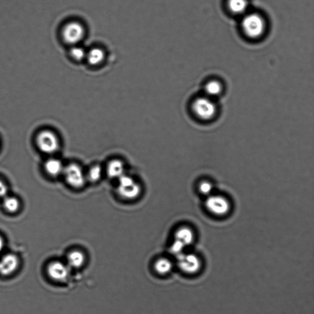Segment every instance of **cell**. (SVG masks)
<instances>
[{
    "instance_id": "obj_5",
    "label": "cell",
    "mask_w": 314,
    "mask_h": 314,
    "mask_svg": "<svg viewBox=\"0 0 314 314\" xmlns=\"http://www.w3.org/2000/svg\"><path fill=\"white\" fill-rule=\"evenodd\" d=\"M36 142L39 150L44 153H55L59 149L60 142L58 137L50 130L41 131L37 136Z\"/></svg>"
},
{
    "instance_id": "obj_13",
    "label": "cell",
    "mask_w": 314,
    "mask_h": 314,
    "mask_svg": "<svg viewBox=\"0 0 314 314\" xmlns=\"http://www.w3.org/2000/svg\"><path fill=\"white\" fill-rule=\"evenodd\" d=\"M44 168L48 175L58 177L63 175L65 166L61 160L51 158L45 163Z\"/></svg>"
},
{
    "instance_id": "obj_16",
    "label": "cell",
    "mask_w": 314,
    "mask_h": 314,
    "mask_svg": "<svg viewBox=\"0 0 314 314\" xmlns=\"http://www.w3.org/2000/svg\"><path fill=\"white\" fill-rule=\"evenodd\" d=\"M154 268L157 273L161 275H166L171 272L173 269L172 263L166 258H162L158 259L154 265Z\"/></svg>"
},
{
    "instance_id": "obj_15",
    "label": "cell",
    "mask_w": 314,
    "mask_h": 314,
    "mask_svg": "<svg viewBox=\"0 0 314 314\" xmlns=\"http://www.w3.org/2000/svg\"><path fill=\"white\" fill-rule=\"evenodd\" d=\"M175 240L181 242L185 247H187L193 243L194 235L190 228L183 227L179 228L175 233Z\"/></svg>"
},
{
    "instance_id": "obj_21",
    "label": "cell",
    "mask_w": 314,
    "mask_h": 314,
    "mask_svg": "<svg viewBox=\"0 0 314 314\" xmlns=\"http://www.w3.org/2000/svg\"><path fill=\"white\" fill-rule=\"evenodd\" d=\"M5 209L10 213H15L20 207V202L15 197L7 196L4 198Z\"/></svg>"
},
{
    "instance_id": "obj_10",
    "label": "cell",
    "mask_w": 314,
    "mask_h": 314,
    "mask_svg": "<svg viewBox=\"0 0 314 314\" xmlns=\"http://www.w3.org/2000/svg\"><path fill=\"white\" fill-rule=\"evenodd\" d=\"M19 265L18 256L14 254H7L0 260V275L5 276L12 275L18 270Z\"/></svg>"
},
{
    "instance_id": "obj_22",
    "label": "cell",
    "mask_w": 314,
    "mask_h": 314,
    "mask_svg": "<svg viewBox=\"0 0 314 314\" xmlns=\"http://www.w3.org/2000/svg\"><path fill=\"white\" fill-rule=\"evenodd\" d=\"M213 185L209 182L204 181L199 184V190L204 195H210L213 191Z\"/></svg>"
},
{
    "instance_id": "obj_12",
    "label": "cell",
    "mask_w": 314,
    "mask_h": 314,
    "mask_svg": "<svg viewBox=\"0 0 314 314\" xmlns=\"http://www.w3.org/2000/svg\"><path fill=\"white\" fill-rule=\"evenodd\" d=\"M105 60L106 53L101 47H95L87 51L85 61L92 67H98L101 65Z\"/></svg>"
},
{
    "instance_id": "obj_9",
    "label": "cell",
    "mask_w": 314,
    "mask_h": 314,
    "mask_svg": "<svg viewBox=\"0 0 314 314\" xmlns=\"http://www.w3.org/2000/svg\"><path fill=\"white\" fill-rule=\"evenodd\" d=\"M70 267L68 265L61 261H54L48 265L47 273L53 281L64 282L70 276Z\"/></svg>"
},
{
    "instance_id": "obj_6",
    "label": "cell",
    "mask_w": 314,
    "mask_h": 314,
    "mask_svg": "<svg viewBox=\"0 0 314 314\" xmlns=\"http://www.w3.org/2000/svg\"><path fill=\"white\" fill-rule=\"evenodd\" d=\"M193 110L197 117L202 120L214 118L217 112L215 103L209 97H199L193 103Z\"/></svg>"
},
{
    "instance_id": "obj_8",
    "label": "cell",
    "mask_w": 314,
    "mask_h": 314,
    "mask_svg": "<svg viewBox=\"0 0 314 314\" xmlns=\"http://www.w3.org/2000/svg\"><path fill=\"white\" fill-rule=\"evenodd\" d=\"M205 205L211 213L218 216L225 215L230 211L229 202L224 197L219 195L210 196Z\"/></svg>"
},
{
    "instance_id": "obj_17",
    "label": "cell",
    "mask_w": 314,
    "mask_h": 314,
    "mask_svg": "<svg viewBox=\"0 0 314 314\" xmlns=\"http://www.w3.org/2000/svg\"><path fill=\"white\" fill-rule=\"evenodd\" d=\"M87 51L81 45H75L70 47V56L74 62H81L85 61L86 59Z\"/></svg>"
},
{
    "instance_id": "obj_20",
    "label": "cell",
    "mask_w": 314,
    "mask_h": 314,
    "mask_svg": "<svg viewBox=\"0 0 314 314\" xmlns=\"http://www.w3.org/2000/svg\"><path fill=\"white\" fill-rule=\"evenodd\" d=\"M222 87L219 82L212 81L205 85L204 91L208 96H216L221 94Z\"/></svg>"
},
{
    "instance_id": "obj_25",
    "label": "cell",
    "mask_w": 314,
    "mask_h": 314,
    "mask_svg": "<svg viewBox=\"0 0 314 314\" xmlns=\"http://www.w3.org/2000/svg\"><path fill=\"white\" fill-rule=\"evenodd\" d=\"M5 247V242L4 239H3L2 237L0 236V253L2 252V250H4Z\"/></svg>"
},
{
    "instance_id": "obj_4",
    "label": "cell",
    "mask_w": 314,
    "mask_h": 314,
    "mask_svg": "<svg viewBox=\"0 0 314 314\" xmlns=\"http://www.w3.org/2000/svg\"><path fill=\"white\" fill-rule=\"evenodd\" d=\"M62 175H64L67 183L76 189L83 188L87 181L83 169L75 163L65 166Z\"/></svg>"
},
{
    "instance_id": "obj_18",
    "label": "cell",
    "mask_w": 314,
    "mask_h": 314,
    "mask_svg": "<svg viewBox=\"0 0 314 314\" xmlns=\"http://www.w3.org/2000/svg\"><path fill=\"white\" fill-rule=\"evenodd\" d=\"M228 7L234 14H243L247 10L248 2L247 0H229Z\"/></svg>"
},
{
    "instance_id": "obj_7",
    "label": "cell",
    "mask_w": 314,
    "mask_h": 314,
    "mask_svg": "<svg viewBox=\"0 0 314 314\" xmlns=\"http://www.w3.org/2000/svg\"><path fill=\"white\" fill-rule=\"evenodd\" d=\"M178 267L182 271L187 275H195L201 270V262L198 256L193 253L178 255Z\"/></svg>"
},
{
    "instance_id": "obj_23",
    "label": "cell",
    "mask_w": 314,
    "mask_h": 314,
    "mask_svg": "<svg viewBox=\"0 0 314 314\" xmlns=\"http://www.w3.org/2000/svg\"><path fill=\"white\" fill-rule=\"evenodd\" d=\"M185 247L184 245L182 244L181 242L175 240L172 245H171V251L174 255L178 256L183 253Z\"/></svg>"
},
{
    "instance_id": "obj_1",
    "label": "cell",
    "mask_w": 314,
    "mask_h": 314,
    "mask_svg": "<svg viewBox=\"0 0 314 314\" xmlns=\"http://www.w3.org/2000/svg\"><path fill=\"white\" fill-rule=\"evenodd\" d=\"M85 28L81 22L71 21L66 23L61 30L63 41L70 46L78 45L85 38Z\"/></svg>"
},
{
    "instance_id": "obj_3",
    "label": "cell",
    "mask_w": 314,
    "mask_h": 314,
    "mask_svg": "<svg viewBox=\"0 0 314 314\" xmlns=\"http://www.w3.org/2000/svg\"><path fill=\"white\" fill-rule=\"evenodd\" d=\"M242 30L245 35L250 38L256 39L263 35L265 30V22L264 18L258 14H247L242 19Z\"/></svg>"
},
{
    "instance_id": "obj_24",
    "label": "cell",
    "mask_w": 314,
    "mask_h": 314,
    "mask_svg": "<svg viewBox=\"0 0 314 314\" xmlns=\"http://www.w3.org/2000/svg\"><path fill=\"white\" fill-rule=\"evenodd\" d=\"M8 187L4 182L0 180V198H4L8 195Z\"/></svg>"
},
{
    "instance_id": "obj_19",
    "label": "cell",
    "mask_w": 314,
    "mask_h": 314,
    "mask_svg": "<svg viewBox=\"0 0 314 314\" xmlns=\"http://www.w3.org/2000/svg\"><path fill=\"white\" fill-rule=\"evenodd\" d=\"M85 175H86L87 181L95 183L102 178V168L99 165H94L89 168Z\"/></svg>"
},
{
    "instance_id": "obj_2",
    "label": "cell",
    "mask_w": 314,
    "mask_h": 314,
    "mask_svg": "<svg viewBox=\"0 0 314 314\" xmlns=\"http://www.w3.org/2000/svg\"><path fill=\"white\" fill-rule=\"evenodd\" d=\"M118 181L117 192L122 198L126 200H134L141 195V185L133 177L125 174Z\"/></svg>"
},
{
    "instance_id": "obj_11",
    "label": "cell",
    "mask_w": 314,
    "mask_h": 314,
    "mask_svg": "<svg viewBox=\"0 0 314 314\" xmlns=\"http://www.w3.org/2000/svg\"><path fill=\"white\" fill-rule=\"evenodd\" d=\"M106 170L108 176L112 179L118 180L126 174L124 163L119 159H113L108 162Z\"/></svg>"
},
{
    "instance_id": "obj_14",
    "label": "cell",
    "mask_w": 314,
    "mask_h": 314,
    "mask_svg": "<svg viewBox=\"0 0 314 314\" xmlns=\"http://www.w3.org/2000/svg\"><path fill=\"white\" fill-rule=\"evenodd\" d=\"M85 254L81 251L75 250L71 251L67 256V261L68 267L74 268V269H79L81 268L85 262Z\"/></svg>"
}]
</instances>
